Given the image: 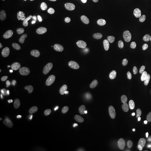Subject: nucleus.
<instances>
[{"label": "nucleus", "instance_id": "obj_1", "mask_svg": "<svg viewBox=\"0 0 151 151\" xmlns=\"http://www.w3.org/2000/svg\"><path fill=\"white\" fill-rule=\"evenodd\" d=\"M106 133V129L104 126L99 125L95 127L88 133L87 137L86 146L88 149L92 150L95 148L102 140Z\"/></svg>", "mask_w": 151, "mask_h": 151}, {"label": "nucleus", "instance_id": "obj_2", "mask_svg": "<svg viewBox=\"0 0 151 151\" xmlns=\"http://www.w3.org/2000/svg\"><path fill=\"white\" fill-rule=\"evenodd\" d=\"M38 143L40 147L46 151H54L60 146V140L58 138L52 134H45L39 137Z\"/></svg>", "mask_w": 151, "mask_h": 151}, {"label": "nucleus", "instance_id": "obj_3", "mask_svg": "<svg viewBox=\"0 0 151 151\" xmlns=\"http://www.w3.org/2000/svg\"><path fill=\"white\" fill-rule=\"evenodd\" d=\"M130 16L138 21H146L150 19L151 12L146 7L142 6H133L129 9Z\"/></svg>", "mask_w": 151, "mask_h": 151}, {"label": "nucleus", "instance_id": "obj_4", "mask_svg": "<svg viewBox=\"0 0 151 151\" xmlns=\"http://www.w3.org/2000/svg\"><path fill=\"white\" fill-rule=\"evenodd\" d=\"M20 105V99L16 94H11L6 97L3 105L6 113L12 115L18 110Z\"/></svg>", "mask_w": 151, "mask_h": 151}, {"label": "nucleus", "instance_id": "obj_5", "mask_svg": "<svg viewBox=\"0 0 151 151\" xmlns=\"http://www.w3.org/2000/svg\"><path fill=\"white\" fill-rule=\"evenodd\" d=\"M27 68V63L23 60H17L13 62L6 70L7 75L10 77H16L22 75Z\"/></svg>", "mask_w": 151, "mask_h": 151}, {"label": "nucleus", "instance_id": "obj_6", "mask_svg": "<svg viewBox=\"0 0 151 151\" xmlns=\"http://www.w3.org/2000/svg\"><path fill=\"white\" fill-rule=\"evenodd\" d=\"M34 35L37 40H43L48 42L52 38L48 26L43 22H38L35 25Z\"/></svg>", "mask_w": 151, "mask_h": 151}, {"label": "nucleus", "instance_id": "obj_7", "mask_svg": "<svg viewBox=\"0 0 151 151\" xmlns=\"http://www.w3.org/2000/svg\"><path fill=\"white\" fill-rule=\"evenodd\" d=\"M108 99L115 103H124L127 100V94L124 91L116 88H110L107 92Z\"/></svg>", "mask_w": 151, "mask_h": 151}, {"label": "nucleus", "instance_id": "obj_8", "mask_svg": "<svg viewBox=\"0 0 151 151\" xmlns=\"http://www.w3.org/2000/svg\"><path fill=\"white\" fill-rule=\"evenodd\" d=\"M42 134L41 128L37 125L32 124L26 127L22 131V135L25 139L27 140H35L40 137Z\"/></svg>", "mask_w": 151, "mask_h": 151}, {"label": "nucleus", "instance_id": "obj_9", "mask_svg": "<svg viewBox=\"0 0 151 151\" xmlns=\"http://www.w3.org/2000/svg\"><path fill=\"white\" fill-rule=\"evenodd\" d=\"M94 59L91 55L86 54H82L77 55L73 60V65L78 69L85 68L93 64Z\"/></svg>", "mask_w": 151, "mask_h": 151}, {"label": "nucleus", "instance_id": "obj_10", "mask_svg": "<svg viewBox=\"0 0 151 151\" xmlns=\"http://www.w3.org/2000/svg\"><path fill=\"white\" fill-rule=\"evenodd\" d=\"M61 108L66 113L71 115H76L79 113L81 107L77 101L73 99H67L62 102Z\"/></svg>", "mask_w": 151, "mask_h": 151}, {"label": "nucleus", "instance_id": "obj_11", "mask_svg": "<svg viewBox=\"0 0 151 151\" xmlns=\"http://www.w3.org/2000/svg\"><path fill=\"white\" fill-rule=\"evenodd\" d=\"M12 27L10 22L5 20L0 25V38L4 42H7L12 37Z\"/></svg>", "mask_w": 151, "mask_h": 151}, {"label": "nucleus", "instance_id": "obj_12", "mask_svg": "<svg viewBox=\"0 0 151 151\" xmlns=\"http://www.w3.org/2000/svg\"><path fill=\"white\" fill-rule=\"evenodd\" d=\"M65 35V32L61 30L57 32L56 34L53 35L52 38H50L48 41L47 42L46 44V50L47 51L50 53H53L55 52L57 49V45L55 44V42L60 40Z\"/></svg>", "mask_w": 151, "mask_h": 151}, {"label": "nucleus", "instance_id": "obj_13", "mask_svg": "<svg viewBox=\"0 0 151 151\" xmlns=\"http://www.w3.org/2000/svg\"><path fill=\"white\" fill-rule=\"evenodd\" d=\"M54 68H47L43 71L38 78V84L42 87H47L49 84V81L51 76L54 73Z\"/></svg>", "mask_w": 151, "mask_h": 151}, {"label": "nucleus", "instance_id": "obj_14", "mask_svg": "<svg viewBox=\"0 0 151 151\" xmlns=\"http://www.w3.org/2000/svg\"><path fill=\"white\" fill-rule=\"evenodd\" d=\"M137 130L140 135L151 138V123L147 122H140L137 126Z\"/></svg>", "mask_w": 151, "mask_h": 151}, {"label": "nucleus", "instance_id": "obj_15", "mask_svg": "<svg viewBox=\"0 0 151 151\" xmlns=\"http://www.w3.org/2000/svg\"><path fill=\"white\" fill-rule=\"evenodd\" d=\"M24 92L28 97L34 100L40 99L42 96L40 92L34 87L27 86L24 88Z\"/></svg>", "mask_w": 151, "mask_h": 151}, {"label": "nucleus", "instance_id": "obj_16", "mask_svg": "<svg viewBox=\"0 0 151 151\" xmlns=\"http://www.w3.org/2000/svg\"><path fill=\"white\" fill-rule=\"evenodd\" d=\"M81 15L85 20L90 21L95 16V11L91 6L87 4L82 7Z\"/></svg>", "mask_w": 151, "mask_h": 151}, {"label": "nucleus", "instance_id": "obj_17", "mask_svg": "<svg viewBox=\"0 0 151 151\" xmlns=\"http://www.w3.org/2000/svg\"><path fill=\"white\" fill-rule=\"evenodd\" d=\"M33 63L36 68L41 69L48 65V58L43 55L37 56L33 60Z\"/></svg>", "mask_w": 151, "mask_h": 151}, {"label": "nucleus", "instance_id": "obj_18", "mask_svg": "<svg viewBox=\"0 0 151 151\" xmlns=\"http://www.w3.org/2000/svg\"><path fill=\"white\" fill-rule=\"evenodd\" d=\"M95 24L98 27L104 29L106 28L110 25V22L106 16L100 15L95 20Z\"/></svg>", "mask_w": 151, "mask_h": 151}, {"label": "nucleus", "instance_id": "obj_19", "mask_svg": "<svg viewBox=\"0 0 151 151\" xmlns=\"http://www.w3.org/2000/svg\"><path fill=\"white\" fill-rule=\"evenodd\" d=\"M142 39L140 36L137 34H133L129 38V42L133 45H138L141 43Z\"/></svg>", "mask_w": 151, "mask_h": 151}, {"label": "nucleus", "instance_id": "obj_20", "mask_svg": "<svg viewBox=\"0 0 151 151\" xmlns=\"http://www.w3.org/2000/svg\"><path fill=\"white\" fill-rule=\"evenodd\" d=\"M76 38V39L77 40V41L80 43H82L84 42V39L83 37L82 34L79 31H76L75 32Z\"/></svg>", "mask_w": 151, "mask_h": 151}, {"label": "nucleus", "instance_id": "obj_21", "mask_svg": "<svg viewBox=\"0 0 151 151\" xmlns=\"http://www.w3.org/2000/svg\"><path fill=\"white\" fill-rule=\"evenodd\" d=\"M65 37L67 38L68 39L70 40V42H72L73 40V35L72 33L70 32H65Z\"/></svg>", "mask_w": 151, "mask_h": 151}, {"label": "nucleus", "instance_id": "obj_22", "mask_svg": "<svg viewBox=\"0 0 151 151\" xmlns=\"http://www.w3.org/2000/svg\"><path fill=\"white\" fill-rule=\"evenodd\" d=\"M5 91L2 86H0V96L2 97L5 95Z\"/></svg>", "mask_w": 151, "mask_h": 151}, {"label": "nucleus", "instance_id": "obj_23", "mask_svg": "<svg viewBox=\"0 0 151 151\" xmlns=\"http://www.w3.org/2000/svg\"><path fill=\"white\" fill-rule=\"evenodd\" d=\"M70 45H71V42L70 41H68V42H65V43L63 44V47L65 48H67L68 47H70Z\"/></svg>", "mask_w": 151, "mask_h": 151}, {"label": "nucleus", "instance_id": "obj_24", "mask_svg": "<svg viewBox=\"0 0 151 151\" xmlns=\"http://www.w3.org/2000/svg\"><path fill=\"white\" fill-rule=\"evenodd\" d=\"M19 142H20V144L22 145V146H24V145H25L26 144V141H25V140H24V139L20 140Z\"/></svg>", "mask_w": 151, "mask_h": 151}, {"label": "nucleus", "instance_id": "obj_25", "mask_svg": "<svg viewBox=\"0 0 151 151\" xmlns=\"http://www.w3.org/2000/svg\"><path fill=\"white\" fill-rule=\"evenodd\" d=\"M98 1H101V2H111L113 0H98Z\"/></svg>", "mask_w": 151, "mask_h": 151}, {"label": "nucleus", "instance_id": "obj_26", "mask_svg": "<svg viewBox=\"0 0 151 151\" xmlns=\"http://www.w3.org/2000/svg\"><path fill=\"white\" fill-rule=\"evenodd\" d=\"M21 133V132L20 131H17L16 132V134H20Z\"/></svg>", "mask_w": 151, "mask_h": 151}, {"label": "nucleus", "instance_id": "obj_27", "mask_svg": "<svg viewBox=\"0 0 151 151\" xmlns=\"http://www.w3.org/2000/svg\"><path fill=\"white\" fill-rule=\"evenodd\" d=\"M2 142H3V141H2V138H0V145H2Z\"/></svg>", "mask_w": 151, "mask_h": 151}, {"label": "nucleus", "instance_id": "obj_28", "mask_svg": "<svg viewBox=\"0 0 151 151\" xmlns=\"http://www.w3.org/2000/svg\"><path fill=\"white\" fill-rule=\"evenodd\" d=\"M60 1L62 2H65V1H68V0H60Z\"/></svg>", "mask_w": 151, "mask_h": 151}, {"label": "nucleus", "instance_id": "obj_29", "mask_svg": "<svg viewBox=\"0 0 151 151\" xmlns=\"http://www.w3.org/2000/svg\"><path fill=\"white\" fill-rule=\"evenodd\" d=\"M48 1H49V2H52V1H54V0H48Z\"/></svg>", "mask_w": 151, "mask_h": 151}, {"label": "nucleus", "instance_id": "obj_30", "mask_svg": "<svg viewBox=\"0 0 151 151\" xmlns=\"http://www.w3.org/2000/svg\"><path fill=\"white\" fill-rule=\"evenodd\" d=\"M5 1H7V2H9V1H10V0H5Z\"/></svg>", "mask_w": 151, "mask_h": 151}, {"label": "nucleus", "instance_id": "obj_31", "mask_svg": "<svg viewBox=\"0 0 151 151\" xmlns=\"http://www.w3.org/2000/svg\"><path fill=\"white\" fill-rule=\"evenodd\" d=\"M109 151L108 150H102V151Z\"/></svg>", "mask_w": 151, "mask_h": 151}]
</instances>
